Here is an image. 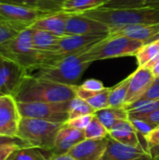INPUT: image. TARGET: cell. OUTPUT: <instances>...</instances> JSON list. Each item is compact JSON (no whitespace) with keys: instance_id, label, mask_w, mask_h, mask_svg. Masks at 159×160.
<instances>
[{"instance_id":"obj_8","label":"cell","mask_w":159,"mask_h":160,"mask_svg":"<svg viewBox=\"0 0 159 160\" xmlns=\"http://www.w3.org/2000/svg\"><path fill=\"white\" fill-rule=\"evenodd\" d=\"M49 14L37 8L0 3V21L8 22L21 31L29 28L37 20Z\"/></svg>"},{"instance_id":"obj_33","label":"cell","mask_w":159,"mask_h":160,"mask_svg":"<svg viewBox=\"0 0 159 160\" xmlns=\"http://www.w3.org/2000/svg\"><path fill=\"white\" fill-rule=\"evenodd\" d=\"M93 117H94V114H92V115H85V116H79V117H76V118L68 119V121L66 122L65 125L67 126V127H70V128H73L84 131L85 128L90 124V122L93 119Z\"/></svg>"},{"instance_id":"obj_40","label":"cell","mask_w":159,"mask_h":160,"mask_svg":"<svg viewBox=\"0 0 159 160\" xmlns=\"http://www.w3.org/2000/svg\"><path fill=\"white\" fill-rule=\"evenodd\" d=\"M47 160H77L75 159L72 156H70L68 153L65 154H51Z\"/></svg>"},{"instance_id":"obj_16","label":"cell","mask_w":159,"mask_h":160,"mask_svg":"<svg viewBox=\"0 0 159 160\" xmlns=\"http://www.w3.org/2000/svg\"><path fill=\"white\" fill-rule=\"evenodd\" d=\"M85 140L84 131L67 127L64 124L58 131L52 154H65L71 148Z\"/></svg>"},{"instance_id":"obj_23","label":"cell","mask_w":159,"mask_h":160,"mask_svg":"<svg viewBox=\"0 0 159 160\" xmlns=\"http://www.w3.org/2000/svg\"><path fill=\"white\" fill-rule=\"evenodd\" d=\"M131 79V74L120 82L113 87H111L110 95H109V107L112 108H120L124 107L125 101L127 98L128 86Z\"/></svg>"},{"instance_id":"obj_27","label":"cell","mask_w":159,"mask_h":160,"mask_svg":"<svg viewBox=\"0 0 159 160\" xmlns=\"http://www.w3.org/2000/svg\"><path fill=\"white\" fill-rule=\"evenodd\" d=\"M9 160H47L41 150L36 147H22L16 150Z\"/></svg>"},{"instance_id":"obj_39","label":"cell","mask_w":159,"mask_h":160,"mask_svg":"<svg viewBox=\"0 0 159 160\" xmlns=\"http://www.w3.org/2000/svg\"><path fill=\"white\" fill-rule=\"evenodd\" d=\"M145 67L152 71V73L154 74V76L156 78H159V55L155 60H153L152 62H150Z\"/></svg>"},{"instance_id":"obj_42","label":"cell","mask_w":159,"mask_h":160,"mask_svg":"<svg viewBox=\"0 0 159 160\" xmlns=\"http://www.w3.org/2000/svg\"><path fill=\"white\" fill-rule=\"evenodd\" d=\"M145 7H153V6H159V0H144Z\"/></svg>"},{"instance_id":"obj_31","label":"cell","mask_w":159,"mask_h":160,"mask_svg":"<svg viewBox=\"0 0 159 160\" xmlns=\"http://www.w3.org/2000/svg\"><path fill=\"white\" fill-rule=\"evenodd\" d=\"M144 6V0H111L102 8H142Z\"/></svg>"},{"instance_id":"obj_12","label":"cell","mask_w":159,"mask_h":160,"mask_svg":"<svg viewBox=\"0 0 159 160\" xmlns=\"http://www.w3.org/2000/svg\"><path fill=\"white\" fill-rule=\"evenodd\" d=\"M99 160H155L142 147H132L116 142L109 136L107 149Z\"/></svg>"},{"instance_id":"obj_6","label":"cell","mask_w":159,"mask_h":160,"mask_svg":"<svg viewBox=\"0 0 159 160\" xmlns=\"http://www.w3.org/2000/svg\"><path fill=\"white\" fill-rule=\"evenodd\" d=\"M144 45L142 41L125 36H108L101 41L92 46L83 52L91 62L111 58L135 56L138 51Z\"/></svg>"},{"instance_id":"obj_36","label":"cell","mask_w":159,"mask_h":160,"mask_svg":"<svg viewBox=\"0 0 159 160\" xmlns=\"http://www.w3.org/2000/svg\"><path fill=\"white\" fill-rule=\"evenodd\" d=\"M82 89L86 90V91H92V92H97V91H101L105 88L103 83L96 79H89L83 82L82 84L79 85Z\"/></svg>"},{"instance_id":"obj_37","label":"cell","mask_w":159,"mask_h":160,"mask_svg":"<svg viewBox=\"0 0 159 160\" xmlns=\"http://www.w3.org/2000/svg\"><path fill=\"white\" fill-rule=\"evenodd\" d=\"M22 148L18 145H5L0 146V160H9L11 155L18 149Z\"/></svg>"},{"instance_id":"obj_20","label":"cell","mask_w":159,"mask_h":160,"mask_svg":"<svg viewBox=\"0 0 159 160\" xmlns=\"http://www.w3.org/2000/svg\"><path fill=\"white\" fill-rule=\"evenodd\" d=\"M95 115L106 127L109 132L121 121L129 120L128 112L124 107H120V108L108 107L106 109L97 111Z\"/></svg>"},{"instance_id":"obj_24","label":"cell","mask_w":159,"mask_h":160,"mask_svg":"<svg viewBox=\"0 0 159 160\" xmlns=\"http://www.w3.org/2000/svg\"><path fill=\"white\" fill-rule=\"evenodd\" d=\"M159 55V44L156 41L145 43L136 53L139 67H145Z\"/></svg>"},{"instance_id":"obj_43","label":"cell","mask_w":159,"mask_h":160,"mask_svg":"<svg viewBox=\"0 0 159 160\" xmlns=\"http://www.w3.org/2000/svg\"><path fill=\"white\" fill-rule=\"evenodd\" d=\"M154 41H156L157 44H159V38H157V39H156V40H154Z\"/></svg>"},{"instance_id":"obj_5","label":"cell","mask_w":159,"mask_h":160,"mask_svg":"<svg viewBox=\"0 0 159 160\" xmlns=\"http://www.w3.org/2000/svg\"><path fill=\"white\" fill-rule=\"evenodd\" d=\"M0 55L22 66L27 72L40 66L39 52L34 47L32 28L21 31L16 37L0 48Z\"/></svg>"},{"instance_id":"obj_35","label":"cell","mask_w":159,"mask_h":160,"mask_svg":"<svg viewBox=\"0 0 159 160\" xmlns=\"http://www.w3.org/2000/svg\"><path fill=\"white\" fill-rule=\"evenodd\" d=\"M144 141L146 142V146L150 153L152 148H156L159 146V126L144 137Z\"/></svg>"},{"instance_id":"obj_30","label":"cell","mask_w":159,"mask_h":160,"mask_svg":"<svg viewBox=\"0 0 159 160\" xmlns=\"http://www.w3.org/2000/svg\"><path fill=\"white\" fill-rule=\"evenodd\" d=\"M68 0H38L37 8L48 13H54L63 11L64 4Z\"/></svg>"},{"instance_id":"obj_7","label":"cell","mask_w":159,"mask_h":160,"mask_svg":"<svg viewBox=\"0 0 159 160\" xmlns=\"http://www.w3.org/2000/svg\"><path fill=\"white\" fill-rule=\"evenodd\" d=\"M70 101L17 103L22 117L35 118L52 123L65 124L69 119Z\"/></svg>"},{"instance_id":"obj_41","label":"cell","mask_w":159,"mask_h":160,"mask_svg":"<svg viewBox=\"0 0 159 160\" xmlns=\"http://www.w3.org/2000/svg\"><path fill=\"white\" fill-rule=\"evenodd\" d=\"M143 120H146L156 126H159V110L150 113L149 115H147L145 118H143Z\"/></svg>"},{"instance_id":"obj_25","label":"cell","mask_w":159,"mask_h":160,"mask_svg":"<svg viewBox=\"0 0 159 160\" xmlns=\"http://www.w3.org/2000/svg\"><path fill=\"white\" fill-rule=\"evenodd\" d=\"M84 136L87 140H100L109 136V130L94 114L93 119L84 130Z\"/></svg>"},{"instance_id":"obj_44","label":"cell","mask_w":159,"mask_h":160,"mask_svg":"<svg viewBox=\"0 0 159 160\" xmlns=\"http://www.w3.org/2000/svg\"><path fill=\"white\" fill-rule=\"evenodd\" d=\"M3 96H5V95H2V94H0V100H1V98H2Z\"/></svg>"},{"instance_id":"obj_14","label":"cell","mask_w":159,"mask_h":160,"mask_svg":"<svg viewBox=\"0 0 159 160\" xmlns=\"http://www.w3.org/2000/svg\"><path fill=\"white\" fill-rule=\"evenodd\" d=\"M109 142V136L100 140H83L67 153L77 160H99L104 155Z\"/></svg>"},{"instance_id":"obj_22","label":"cell","mask_w":159,"mask_h":160,"mask_svg":"<svg viewBox=\"0 0 159 160\" xmlns=\"http://www.w3.org/2000/svg\"><path fill=\"white\" fill-rule=\"evenodd\" d=\"M111 0H68L62 10L67 13H84L104 7Z\"/></svg>"},{"instance_id":"obj_1","label":"cell","mask_w":159,"mask_h":160,"mask_svg":"<svg viewBox=\"0 0 159 160\" xmlns=\"http://www.w3.org/2000/svg\"><path fill=\"white\" fill-rule=\"evenodd\" d=\"M77 85H67L27 74L14 95L17 102H66L77 97Z\"/></svg>"},{"instance_id":"obj_17","label":"cell","mask_w":159,"mask_h":160,"mask_svg":"<svg viewBox=\"0 0 159 160\" xmlns=\"http://www.w3.org/2000/svg\"><path fill=\"white\" fill-rule=\"evenodd\" d=\"M68 16L69 13L65 11L49 13L37 20L30 27L63 37L66 36V23Z\"/></svg>"},{"instance_id":"obj_13","label":"cell","mask_w":159,"mask_h":160,"mask_svg":"<svg viewBox=\"0 0 159 160\" xmlns=\"http://www.w3.org/2000/svg\"><path fill=\"white\" fill-rule=\"evenodd\" d=\"M155 78L156 77L149 68H147L146 67H139L137 70L131 74V79L124 107L137 101L149 88Z\"/></svg>"},{"instance_id":"obj_45","label":"cell","mask_w":159,"mask_h":160,"mask_svg":"<svg viewBox=\"0 0 159 160\" xmlns=\"http://www.w3.org/2000/svg\"><path fill=\"white\" fill-rule=\"evenodd\" d=\"M158 159H159V158H158Z\"/></svg>"},{"instance_id":"obj_38","label":"cell","mask_w":159,"mask_h":160,"mask_svg":"<svg viewBox=\"0 0 159 160\" xmlns=\"http://www.w3.org/2000/svg\"><path fill=\"white\" fill-rule=\"evenodd\" d=\"M37 1L38 0H0V3L22 5V6L37 8Z\"/></svg>"},{"instance_id":"obj_9","label":"cell","mask_w":159,"mask_h":160,"mask_svg":"<svg viewBox=\"0 0 159 160\" xmlns=\"http://www.w3.org/2000/svg\"><path fill=\"white\" fill-rule=\"evenodd\" d=\"M110 32L107 24L82 13H69L66 23V35L107 37Z\"/></svg>"},{"instance_id":"obj_3","label":"cell","mask_w":159,"mask_h":160,"mask_svg":"<svg viewBox=\"0 0 159 160\" xmlns=\"http://www.w3.org/2000/svg\"><path fill=\"white\" fill-rule=\"evenodd\" d=\"M82 14L104 22L111 30L127 25L159 23V6L135 8H99Z\"/></svg>"},{"instance_id":"obj_32","label":"cell","mask_w":159,"mask_h":160,"mask_svg":"<svg viewBox=\"0 0 159 160\" xmlns=\"http://www.w3.org/2000/svg\"><path fill=\"white\" fill-rule=\"evenodd\" d=\"M133 127L135 128V129L137 130L138 134L142 136L143 139L146 135H148L150 132H152L154 129H156L157 128V126L143 120V119H131L130 120Z\"/></svg>"},{"instance_id":"obj_18","label":"cell","mask_w":159,"mask_h":160,"mask_svg":"<svg viewBox=\"0 0 159 160\" xmlns=\"http://www.w3.org/2000/svg\"><path fill=\"white\" fill-rule=\"evenodd\" d=\"M109 136L118 142L132 146V147H142L146 149L141 142L140 135L133 127L130 120H125L118 123L110 132ZM147 150V149H146ZM148 151V150H147Z\"/></svg>"},{"instance_id":"obj_26","label":"cell","mask_w":159,"mask_h":160,"mask_svg":"<svg viewBox=\"0 0 159 160\" xmlns=\"http://www.w3.org/2000/svg\"><path fill=\"white\" fill-rule=\"evenodd\" d=\"M96 111L82 98L76 97L70 101L69 106V119L76 118L79 116L92 115L95 114Z\"/></svg>"},{"instance_id":"obj_29","label":"cell","mask_w":159,"mask_h":160,"mask_svg":"<svg viewBox=\"0 0 159 160\" xmlns=\"http://www.w3.org/2000/svg\"><path fill=\"white\" fill-rule=\"evenodd\" d=\"M20 32L21 30L18 27L4 21H0V48L16 37Z\"/></svg>"},{"instance_id":"obj_11","label":"cell","mask_w":159,"mask_h":160,"mask_svg":"<svg viewBox=\"0 0 159 160\" xmlns=\"http://www.w3.org/2000/svg\"><path fill=\"white\" fill-rule=\"evenodd\" d=\"M21 118L15 98L11 96H3L0 100V135L17 136Z\"/></svg>"},{"instance_id":"obj_10","label":"cell","mask_w":159,"mask_h":160,"mask_svg":"<svg viewBox=\"0 0 159 160\" xmlns=\"http://www.w3.org/2000/svg\"><path fill=\"white\" fill-rule=\"evenodd\" d=\"M26 75L22 66L0 55V94L14 97Z\"/></svg>"},{"instance_id":"obj_28","label":"cell","mask_w":159,"mask_h":160,"mask_svg":"<svg viewBox=\"0 0 159 160\" xmlns=\"http://www.w3.org/2000/svg\"><path fill=\"white\" fill-rule=\"evenodd\" d=\"M159 99V78H155L149 88L145 91V93L134 103L125 106L124 108L126 110L132 109L134 107H137L138 105L146 102V101H152V100H158Z\"/></svg>"},{"instance_id":"obj_2","label":"cell","mask_w":159,"mask_h":160,"mask_svg":"<svg viewBox=\"0 0 159 160\" xmlns=\"http://www.w3.org/2000/svg\"><path fill=\"white\" fill-rule=\"evenodd\" d=\"M92 63L84 56L83 52H79L40 66L28 71L27 74L62 84L77 85L82 75Z\"/></svg>"},{"instance_id":"obj_15","label":"cell","mask_w":159,"mask_h":160,"mask_svg":"<svg viewBox=\"0 0 159 160\" xmlns=\"http://www.w3.org/2000/svg\"><path fill=\"white\" fill-rule=\"evenodd\" d=\"M110 36H125L145 44L159 38V23L127 25L111 30Z\"/></svg>"},{"instance_id":"obj_4","label":"cell","mask_w":159,"mask_h":160,"mask_svg":"<svg viewBox=\"0 0 159 160\" xmlns=\"http://www.w3.org/2000/svg\"><path fill=\"white\" fill-rule=\"evenodd\" d=\"M62 123H52L40 119L22 117L19 123L17 137L30 147L51 152L53 149L58 131Z\"/></svg>"},{"instance_id":"obj_19","label":"cell","mask_w":159,"mask_h":160,"mask_svg":"<svg viewBox=\"0 0 159 160\" xmlns=\"http://www.w3.org/2000/svg\"><path fill=\"white\" fill-rule=\"evenodd\" d=\"M111 87H105L101 91L92 92L82 89L79 85L76 88L77 97L85 100L96 112L109 107V95Z\"/></svg>"},{"instance_id":"obj_34","label":"cell","mask_w":159,"mask_h":160,"mask_svg":"<svg viewBox=\"0 0 159 160\" xmlns=\"http://www.w3.org/2000/svg\"><path fill=\"white\" fill-rule=\"evenodd\" d=\"M5 145H18L21 147H30L26 144L22 140H21L17 136H7V135H0V146Z\"/></svg>"},{"instance_id":"obj_21","label":"cell","mask_w":159,"mask_h":160,"mask_svg":"<svg viewBox=\"0 0 159 160\" xmlns=\"http://www.w3.org/2000/svg\"><path fill=\"white\" fill-rule=\"evenodd\" d=\"M32 28V27H31ZM32 38L34 47L40 52H53L60 40L61 37L55 36L52 33L32 28Z\"/></svg>"}]
</instances>
